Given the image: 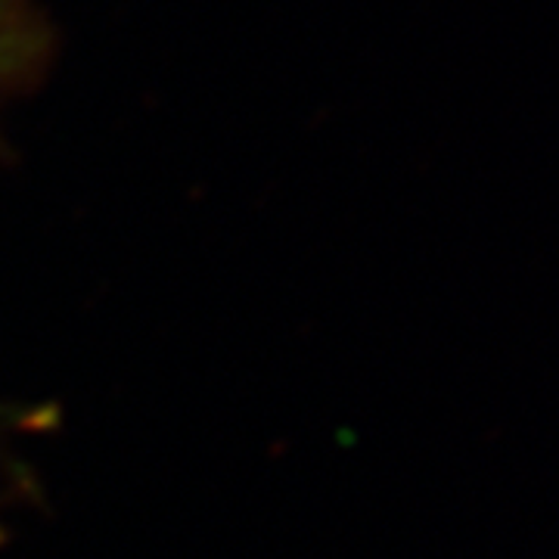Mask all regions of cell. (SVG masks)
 <instances>
[{"instance_id": "obj_1", "label": "cell", "mask_w": 559, "mask_h": 559, "mask_svg": "<svg viewBox=\"0 0 559 559\" xmlns=\"http://www.w3.org/2000/svg\"><path fill=\"white\" fill-rule=\"evenodd\" d=\"M35 47L25 0H0V91L20 79Z\"/></svg>"}]
</instances>
